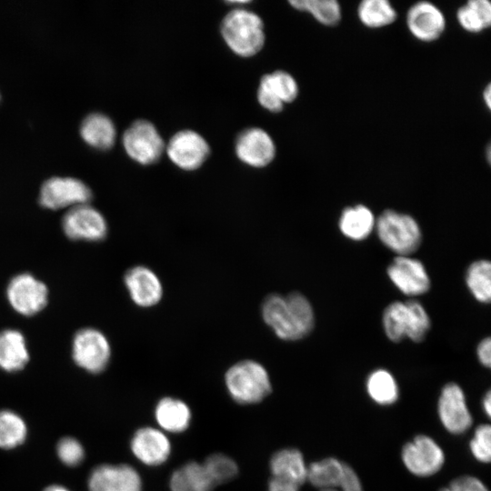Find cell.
<instances>
[{
    "mask_svg": "<svg viewBox=\"0 0 491 491\" xmlns=\"http://www.w3.org/2000/svg\"><path fill=\"white\" fill-rule=\"evenodd\" d=\"M261 314L275 335L286 341L306 337L315 325L312 305L300 292L270 294L262 303Z\"/></svg>",
    "mask_w": 491,
    "mask_h": 491,
    "instance_id": "cell-1",
    "label": "cell"
},
{
    "mask_svg": "<svg viewBox=\"0 0 491 491\" xmlns=\"http://www.w3.org/2000/svg\"><path fill=\"white\" fill-rule=\"evenodd\" d=\"M221 34L227 46L242 57L256 55L266 42L262 18L255 12L239 6L225 15Z\"/></svg>",
    "mask_w": 491,
    "mask_h": 491,
    "instance_id": "cell-2",
    "label": "cell"
},
{
    "mask_svg": "<svg viewBox=\"0 0 491 491\" xmlns=\"http://www.w3.org/2000/svg\"><path fill=\"white\" fill-rule=\"evenodd\" d=\"M382 324L386 336L392 342L408 337L419 343L426 336L430 317L424 306L415 299L389 304L383 312Z\"/></svg>",
    "mask_w": 491,
    "mask_h": 491,
    "instance_id": "cell-3",
    "label": "cell"
},
{
    "mask_svg": "<svg viewBox=\"0 0 491 491\" xmlns=\"http://www.w3.org/2000/svg\"><path fill=\"white\" fill-rule=\"evenodd\" d=\"M231 397L242 405H253L264 400L271 392L269 375L265 366L252 359L232 365L225 376Z\"/></svg>",
    "mask_w": 491,
    "mask_h": 491,
    "instance_id": "cell-4",
    "label": "cell"
},
{
    "mask_svg": "<svg viewBox=\"0 0 491 491\" xmlns=\"http://www.w3.org/2000/svg\"><path fill=\"white\" fill-rule=\"evenodd\" d=\"M380 241L398 256H410L422 243V231L416 220L404 213L387 209L376 221Z\"/></svg>",
    "mask_w": 491,
    "mask_h": 491,
    "instance_id": "cell-5",
    "label": "cell"
},
{
    "mask_svg": "<svg viewBox=\"0 0 491 491\" xmlns=\"http://www.w3.org/2000/svg\"><path fill=\"white\" fill-rule=\"evenodd\" d=\"M437 416L450 435L462 436L472 429L474 416L459 384L449 382L443 386L437 400Z\"/></svg>",
    "mask_w": 491,
    "mask_h": 491,
    "instance_id": "cell-6",
    "label": "cell"
},
{
    "mask_svg": "<svg viewBox=\"0 0 491 491\" xmlns=\"http://www.w3.org/2000/svg\"><path fill=\"white\" fill-rule=\"evenodd\" d=\"M72 357L75 365L91 374L104 371L111 358V345L106 336L93 327L79 329L72 341Z\"/></svg>",
    "mask_w": 491,
    "mask_h": 491,
    "instance_id": "cell-7",
    "label": "cell"
},
{
    "mask_svg": "<svg viewBox=\"0 0 491 491\" xmlns=\"http://www.w3.org/2000/svg\"><path fill=\"white\" fill-rule=\"evenodd\" d=\"M401 457L406 469L419 477L437 474L446 461L441 446L433 437L423 434L416 436L403 446Z\"/></svg>",
    "mask_w": 491,
    "mask_h": 491,
    "instance_id": "cell-8",
    "label": "cell"
},
{
    "mask_svg": "<svg viewBox=\"0 0 491 491\" xmlns=\"http://www.w3.org/2000/svg\"><path fill=\"white\" fill-rule=\"evenodd\" d=\"M126 154L141 165L156 162L165 149V143L155 126L140 119L130 125L122 137Z\"/></svg>",
    "mask_w": 491,
    "mask_h": 491,
    "instance_id": "cell-9",
    "label": "cell"
},
{
    "mask_svg": "<svg viewBox=\"0 0 491 491\" xmlns=\"http://www.w3.org/2000/svg\"><path fill=\"white\" fill-rule=\"evenodd\" d=\"M64 234L74 241L99 242L108 233V225L96 208L83 204L70 208L62 218Z\"/></svg>",
    "mask_w": 491,
    "mask_h": 491,
    "instance_id": "cell-10",
    "label": "cell"
},
{
    "mask_svg": "<svg viewBox=\"0 0 491 491\" xmlns=\"http://www.w3.org/2000/svg\"><path fill=\"white\" fill-rule=\"evenodd\" d=\"M92 198L91 189L74 177H52L40 188L39 204L47 209H69L87 204Z\"/></svg>",
    "mask_w": 491,
    "mask_h": 491,
    "instance_id": "cell-11",
    "label": "cell"
},
{
    "mask_svg": "<svg viewBox=\"0 0 491 491\" xmlns=\"http://www.w3.org/2000/svg\"><path fill=\"white\" fill-rule=\"evenodd\" d=\"M6 296L11 306L19 314L33 316L47 304L46 286L29 273L15 276L6 287Z\"/></svg>",
    "mask_w": 491,
    "mask_h": 491,
    "instance_id": "cell-12",
    "label": "cell"
},
{
    "mask_svg": "<svg viewBox=\"0 0 491 491\" xmlns=\"http://www.w3.org/2000/svg\"><path fill=\"white\" fill-rule=\"evenodd\" d=\"M299 85L296 79L285 70L264 75L257 88L259 105L271 113L281 111L286 104L296 100Z\"/></svg>",
    "mask_w": 491,
    "mask_h": 491,
    "instance_id": "cell-13",
    "label": "cell"
},
{
    "mask_svg": "<svg viewBox=\"0 0 491 491\" xmlns=\"http://www.w3.org/2000/svg\"><path fill=\"white\" fill-rule=\"evenodd\" d=\"M170 160L179 168L195 170L206 160L210 148L205 139L193 130L175 133L166 145Z\"/></svg>",
    "mask_w": 491,
    "mask_h": 491,
    "instance_id": "cell-14",
    "label": "cell"
},
{
    "mask_svg": "<svg viewBox=\"0 0 491 491\" xmlns=\"http://www.w3.org/2000/svg\"><path fill=\"white\" fill-rule=\"evenodd\" d=\"M235 151L240 161L246 165L262 168L276 157V146L272 136L260 127H249L236 137Z\"/></svg>",
    "mask_w": 491,
    "mask_h": 491,
    "instance_id": "cell-15",
    "label": "cell"
},
{
    "mask_svg": "<svg viewBox=\"0 0 491 491\" xmlns=\"http://www.w3.org/2000/svg\"><path fill=\"white\" fill-rule=\"evenodd\" d=\"M387 276L404 295L416 296L430 288V278L424 264L410 256H397L387 267Z\"/></svg>",
    "mask_w": 491,
    "mask_h": 491,
    "instance_id": "cell-16",
    "label": "cell"
},
{
    "mask_svg": "<svg viewBox=\"0 0 491 491\" xmlns=\"http://www.w3.org/2000/svg\"><path fill=\"white\" fill-rule=\"evenodd\" d=\"M124 285L133 303L142 308L156 306L163 297L164 288L159 276L146 266L137 265L127 269Z\"/></svg>",
    "mask_w": 491,
    "mask_h": 491,
    "instance_id": "cell-17",
    "label": "cell"
},
{
    "mask_svg": "<svg viewBox=\"0 0 491 491\" xmlns=\"http://www.w3.org/2000/svg\"><path fill=\"white\" fill-rule=\"evenodd\" d=\"M88 491H142L139 473L125 464L95 466L87 481Z\"/></svg>",
    "mask_w": 491,
    "mask_h": 491,
    "instance_id": "cell-18",
    "label": "cell"
},
{
    "mask_svg": "<svg viewBox=\"0 0 491 491\" xmlns=\"http://www.w3.org/2000/svg\"><path fill=\"white\" fill-rule=\"evenodd\" d=\"M406 23L410 34L421 42L436 40L446 26L441 10L428 1H420L410 6L406 12Z\"/></svg>",
    "mask_w": 491,
    "mask_h": 491,
    "instance_id": "cell-19",
    "label": "cell"
},
{
    "mask_svg": "<svg viewBox=\"0 0 491 491\" xmlns=\"http://www.w3.org/2000/svg\"><path fill=\"white\" fill-rule=\"evenodd\" d=\"M130 446L134 456L150 466L162 465L171 453V444L165 434L161 429L150 426L136 430Z\"/></svg>",
    "mask_w": 491,
    "mask_h": 491,
    "instance_id": "cell-20",
    "label": "cell"
},
{
    "mask_svg": "<svg viewBox=\"0 0 491 491\" xmlns=\"http://www.w3.org/2000/svg\"><path fill=\"white\" fill-rule=\"evenodd\" d=\"M272 476L303 485L307 477V465L300 450L293 447L276 451L269 462Z\"/></svg>",
    "mask_w": 491,
    "mask_h": 491,
    "instance_id": "cell-21",
    "label": "cell"
},
{
    "mask_svg": "<svg viewBox=\"0 0 491 491\" xmlns=\"http://www.w3.org/2000/svg\"><path fill=\"white\" fill-rule=\"evenodd\" d=\"M29 361L23 334L15 329L0 332V368L5 372L21 371Z\"/></svg>",
    "mask_w": 491,
    "mask_h": 491,
    "instance_id": "cell-22",
    "label": "cell"
},
{
    "mask_svg": "<svg viewBox=\"0 0 491 491\" xmlns=\"http://www.w3.org/2000/svg\"><path fill=\"white\" fill-rule=\"evenodd\" d=\"M376 217L365 205L346 207L339 217L338 226L347 238L361 241L369 236L376 227Z\"/></svg>",
    "mask_w": 491,
    "mask_h": 491,
    "instance_id": "cell-23",
    "label": "cell"
},
{
    "mask_svg": "<svg viewBox=\"0 0 491 491\" xmlns=\"http://www.w3.org/2000/svg\"><path fill=\"white\" fill-rule=\"evenodd\" d=\"M80 135L90 146L99 150H106L115 144L116 129L107 115L93 113L83 120Z\"/></svg>",
    "mask_w": 491,
    "mask_h": 491,
    "instance_id": "cell-24",
    "label": "cell"
},
{
    "mask_svg": "<svg viewBox=\"0 0 491 491\" xmlns=\"http://www.w3.org/2000/svg\"><path fill=\"white\" fill-rule=\"evenodd\" d=\"M155 416L158 426L163 430L170 433H181L189 426L191 411L184 401L166 396L157 403Z\"/></svg>",
    "mask_w": 491,
    "mask_h": 491,
    "instance_id": "cell-25",
    "label": "cell"
},
{
    "mask_svg": "<svg viewBox=\"0 0 491 491\" xmlns=\"http://www.w3.org/2000/svg\"><path fill=\"white\" fill-rule=\"evenodd\" d=\"M171 491H211L216 486L202 463L191 461L171 476Z\"/></svg>",
    "mask_w": 491,
    "mask_h": 491,
    "instance_id": "cell-26",
    "label": "cell"
},
{
    "mask_svg": "<svg viewBox=\"0 0 491 491\" xmlns=\"http://www.w3.org/2000/svg\"><path fill=\"white\" fill-rule=\"evenodd\" d=\"M346 465L336 457L313 462L307 466L306 481L319 490L336 488L345 476Z\"/></svg>",
    "mask_w": 491,
    "mask_h": 491,
    "instance_id": "cell-27",
    "label": "cell"
},
{
    "mask_svg": "<svg viewBox=\"0 0 491 491\" xmlns=\"http://www.w3.org/2000/svg\"><path fill=\"white\" fill-rule=\"evenodd\" d=\"M360 23L370 29H379L394 24L397 13L387 0H363L356 9Z\"/></svg>",
    "mask_w": 491,
    "mask_h": 491,
    "instance_id": "cell-28",
    "label": "cell"
},
{
    "mask_svg": "<svg viewBox=\"0 0 491 491\" xmlns=\"http://www.w3.org/2000/svg\"><path fill=\"white\" fill-rule=\"evenodd\" d=\"M289 5L325 26H336L342 19V8L336 0H291Z\"/></svg>",
    "mask_w": 491,
    "mask_h": 491,
    "instance_id": "cell-29",
    "label": "cell"
},
{
    "mask_svg": "<svg viewBox=\"0 0 491 491\" xmlns=\"http://www.w3.org/2000/svg\"><path fill=\"white\" fill-rule=\"evenodd\" d=\"M370 398L380 406H390L397 401L399 389L393 375L386 369H376L366 379Z\"/></svg>",
    "mask_w": 491,
    "mask_h": 491,
    "instance_id": "cell-30",
    "label": "cell"
},
{
    "mask_svg": "<svg viewBox=\"0 0 491 491\" xmlns=\"http://www.w3.org/2000/svg\"><path fill=\"white\" fill-rule=\"evenodd\" d=\"M28 428L24 418L10 409L0 410V448L10 450L22 446Z\"/></svg>",
    "mask_w": 491,
    "mask_h": 491,
    "instance_id": "cell-31",
    "label": "cell"
},
{
    "mask_svg": "<svg viewBox=\"0 0 491 491\" xmlns=\"http://www.w3.org/2000/svg\"><path fill=\"white\" fill-rule=\"evenodd\" d=\"M466 284L472 296L483 304L491 303V261L479 259L469 265Z\"/></svg>",
    "mask_w": 491,
    "mask_h": 491,
    "instance_id": "cell-32",
    "label": "cell"
},
{
    "mask_svg": "<svg viewBox=\"0 0 491 491\" xmlns=\"http://www.w3.org/2000/svg\"><path fill=\"white\" fill-rule=\"evenodd\" d=\"M202 464L215 486L234 479L238 474L236 463L231 457L221 453L210 455Z\"/></svg>",
    "mask_w": 491,
    "mask_h": 491,
    "instance_id": "cell-33",
    "label": "cell"
},
{
    "mask_svg": "<svg viewBox=\"0 0 491 491\" xmlns=\"http://www.w3.org/2000/svg\"><path fill=\"white\" fill-rule=\"evenodd\" d=\"M468 450L478 463L491 465V422L479 424L473 428Z\"/></svg>",
    "mask_w": 491,
    "mask_h": 491,
    "instance_id": "cell-34",
    "label": "cell"
},
{
    "mask_svg": "<svg viewBox=\"0 0 491 491\" xmlns=\"http://www.w3.org/2000/svg\"><path fill=\"white\" fill-rule=\"evenodd\" d=\"M55 451L58 459L66 466H77L85 459L83 445L73 436H64L59 439Z\"/></svg>",
    "mask_w": 491,
    "mask_h": 491,
    "instance_id": "cell-35",
    "label": "cell"
},
{
    "mask_svg": "<svg viewBox=\"0 0 491 491\" xmlns=\"http://www.w3.org/2000/svg\"><path fill=\"white\" fill-rule=\"evenodd\" d=\"M438 491H490L487 485L478 476L465 474L450 481L448 486Z\"/></svg>",
    "mask_w": 491,
    "mask_h": 491,
    "instance_id": "cell-36",
    "label": "cell"
},
{
    "mask_svg": "<svg viewBox=\"0 0 491 491\" xmlns=\"http://www.w3.org/2000/svg\"><path fill=\"white\" fill-rule=\"evenodd\" d=\"M457 20L461 26L467 31L476 33L485 29L480 17L469 3L458 9Z\"/></svg>",
    "mask_w": 491,
    "mask_h": 491,
    "instance_id": "cell-37",
    "label": "cell"
},
{
    "mask_svg": "<svg viewBox=\"0 0 491 491\" xmlns=\"http://www.w3.org/2000/svg\"><path fill=\"white\" fill-rule=\"evenodd\" d=\"M336 488L340 491H364L357 474L348 464L341 484Z\"/></svg>",
    "mask_w": 491,
    "mask_h": 491,
    "instance_id": "cell-38",
    "label": "cell"
},
{
    "mask_svg": "<svg viewBox=\"0 0 491 491\" xmlns=\"http://www.w3.org/2000/svg\"><path fill=\"white\" fill-rule=\"evenodd\" d=\"M468 3L477 13L484 27L491 26V2L488 0H471Z\"/></svg>",
    "mask_w": 491,
    "mask_h": 491,
    "instance_id": "cell-39",
    "label": "cell"
},
{
    "mask_svg": "<svg viewBox=\"0 0 491 491\" xmlns=\"http://www.w3.org/2000/svg\"><path fill=\"white\" fill-rule=\"evenodd\" d=\"M476 357L483 366L491 371V336H486L478 343Z\"/></svg>",
    "mask_w": 491,
    "mask_h": 491,
    "instance_id": "cell-40",
    "label": "cell"
},
{
    "mask_svg": "<svg viewBox=\"0 0 491 491\" xmlns=\"http://www.w3.org/2000/svg\"><path fill=\"white\" fill-rule=\"evenodd\" d=\"M300 486L287 480L272 476L268 482L267 491H299Z\"/></svg>",
    "mask_w": 491,
    "mask_h": 491,
    "instance_id": "cell-41",
    "label": "cell"
},
{
    "mask_svg": "<svg viewBox=\"0 0 491 491\" xmlns=\"http://www.w3.org/2000/svg\"><path fill=\"white\" fill-rule=\"evenodd\" d=\"M480 406L488 422H491V386L482 396Z\"/></svg>",
    "mask_w": 491,
    "mask_h": 491,
    "instance_id": "cell-42",
    "label": "cell"
},
{
    "mask_svg": "<svg viewBox=\"0 0 491 491\" xmlns=\"http://www.w3.org/2000/svg\"><path fill=\"white\" fill-rule=\"evenodd\" d=\"M43 491H70L66 486L58 484H52L43 489Z\"/></svg>",
    "mask_w": 491,
    "mask_h": 491,
    "instance_id": "cell-43",
    "label": "cell"
},
{
    "mask_svg": "<svg viewBox=\"0 0 491 491\" xmlns=\"http://www.w3.org/2000/svg\"><path fill=\"white\" fill-rule=\"evenodd\" d=\"M484 99L487 107L491 110V83L486 87L484 91Z\"/></svg>",
    "mask_w": 491,
    "mask_h": 491,
    "instance_id": "cell-44",
    "label": "cell"
},
{
    "mask_svg": "<svg viewBox=\"0 0 491 491\" xmlns=\"http://www.w3.org/2000/svg\"><path fill=\"white\" fill-rule=\"evenodd\" d=\"M486 157H487V160H488L489 164L491 165V143L489 144V145L487 146V149H486Z\"/></svg>",
    "mask_w": 491,
    "mask_h": 491,
    "instance_id": "cell-45",
    "label": "cell"
},
{
    "mask_svg": "<svg viewBox=\"0 0 491 491\" xmlns=\"http://www.w3.org/2000/svg\"><path fill=\"white\" fill-rule=\"evenodd\" d=\"M320 491H340V490L338 488H327V489H323Z\"/></svg>",
    "mask_w": 491,
    "mask_h": 491,
    "instance_id": "cell-46",
    "label": "cell"
}]
</instances>
